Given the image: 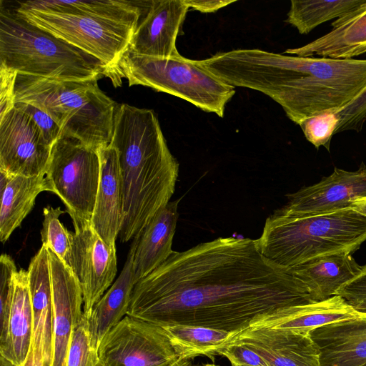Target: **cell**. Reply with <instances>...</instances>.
<instances>
[{"mask_svg": "<svg viewBox=\"0 0 366 366\" xmlns=\"http://www.w3.org/2000/svg\"><path fill=\"white\" fill-rule=\"evenodd\" d=\"M312 302L288 269L260 252L257 239L219 237L173 251L135 284L127 315L160 327L235 334L258 317Z\"/></svg>", "mask_w": 366, "mask_h": 366, "instance_id": "obj_1", "label": "cell"}, {"mask_svg": "<svg viewBox=\"0 0 366 366\" xmlns=\"http://www.w3.org/2000/svg\"><path fill=\"white\" fill-rule=\"evenodd\" d=\"M199 62L230 86L269 97L298 125L312 117L336 114L366 88V59L240 49L218 52Z\"/></svg>", "mask_w": 366, "mask_h": 366, "instance_id": "obj_2", "label": "cell"}, {"mask_svg": "<svg viewBox=\"0 0 366 366\" xmlns=\"http://www.w3.org/2000/svg\"><path fill=\"white\" fill-rule=\"evenodd\" d=\"M118 154L124 220L122 242L139 239L156 213L172 197L179 163L171 153L154 112L118 104L109 144Z\"/></svg>", "mask_w": 366, "mask_h": 366, "instance_id": "obj_3", "label": "cell"}, {"mask_svg": "<svg viewBox=\"0 0 366 366\" xmlns=\"http://www.w3.org/2000/svg\"><path fill=\"white\" fill-rule=\"evenodd\" d=\"M365 240L366 217L352 208L310 216L279 208L266 219L257 242L266 258L290 269L320 256L352 254Z\"/></svg>", "mask_w": 366, "mask_h": 366, "instance_id": "obj_4", "label": "cell"}, {"mask_svg": "<svg viewBox=\"0 0 366 366\" xmlns=\"http://www.w3.org/2000/svg\"><path fill=\"white\" fill-rule=\"evenodd\" d=\"M98 79L64 81L17 73L14 103L47 113L64 135L98 149L111 142L118 106L99 87Z\"/></svg>", "mask_w": 366, "mask_h": 366, "instance_id": "obj_5", "label": "cell"}, {"mask_svg": "<svg viewBox=\"0 0 366 366\" xmlns=\"http://www.w3.org/2000/svg\"><path fill=\"white\" fill-rule=\"evenodd\" d=\"M0 64L19 74L64 81L109 77V69L84 50L34 26L1 3Z\"/></svg>", "mask_w": 366, "mask_h": 366, "instance_id": "obj_6", "label": "cell"}, {"mask_svg": "<svg viewBox=\"0 0 366 366\" xmlns=\"http://www.w3.org/2000/svg\"><path fill=\"white\" fill-rule=\"evenodd\" d=\"M126 78L129 86L142 85L183 99L200 109L224 117L234 87L202 66L179 55L171 58L141 56L128 50L121 56L109 79L114 86Z\"/></svg>", "mask_w": 366, "mask_h": 366, "instance_id": "obj_7", "label": "cell"}, {"mask_svg": "<svg viewBox=\"0 0 366 366\" xmlns=\"http://www.w3.org/2000/svg\"><path fill=\"white\" fill-rule=\"evenodd\" d=\"M45 174L72 222H91L100 177L97 149L61 134L52 146Z\"/></svg>", "mask_w": 366, "mask_h": 366, "instance_id": "obj_8", "label": "cell"}, {"mask_svg": "<svg viewBox=\"0 0 366 366\" xmlns=\"http://www.w3.org/2000/svg\"><path fill=\"white\" fill-rule=\"evenodd\" d=\"M26 22L94 56L109 69V77L127 50L138 26L91 16L49 13L17 7Z\"/></svg>", "mask_w": 366, "mask_h": 366, "instance_id": "obj_9", "label": "cell"}, {"mask_svg": "<svg viewBox=\"0 0 366 366\" xmlns=\"http://www.w3.org/2000/svg\"><path fill=\"white\" fill-rule=\"evenodd\" d=\"M179 357L161 327L128 315L98 347V366H169Z\"/></svg>", "mask_w": 366, "mask_h": 366, "instance_id": "obj_10", "label": "cell"}, {"mask_svg": "<svg viewBox=\"0 0 366 366\" xmlns=\"http://www.w3.org/2000/svg\"><path fill=\"white\" fill-rule=\"evenodd\" d=\"M71 269L79 283L84 315L89 319L94 305L111 287L117 272L116 247L107 244L91 222H72Z\"/></svg>", "mask_w": 366, "mask_h": 366, "instance_id": "obj_11", "label": "cell"}, {"mask_svg": "<svg viewBox=\"0 0 366 366\" xmlns=\"http://www.w3.org/2000/svg\"><path fill=\"white\" fill-rule=\"evenodd\" d=\"M51 148L20 109L14 107L0 118V172L26 177L46 174Z\"/></svg>", "mask_w": 366, "mask_h": 366, "instance_id": "obj_12", "label": "cell"}, {"mask_svg": "<svg viewBox=\"0 0 366 366\" xmlns=\"http://www.w3.org/2000/svg\"><path fill=\"white\" fill-rule=\"evenodd\" d=\"M365 196L366 164L362 162L355 171L335 167L317 183L287 194L280 209L295 216L324 214L350 208L355 199Z\"/></svg>", "mask_w": 366, "mask_h": 366, "instance_id": "obj_13", "label": "cell"}, {"mask_svg": "<svg viewBox=\"0 0 366 366\" xmlns=\"http://www.w3.org/2000/svg\"><path fill=\"white\" fill-rule=\"evenodd\" d=\"M147 11L131 39L127 50L159 58L181 55L176 41L189 7L184 0L146 1Z\"/></svg>", "mask_w": 366, "mask_h": 366, "instance_id": "obj_14", "label": "cell"}, {"mask_svg": "<svg viewBox=\"0 0 366 366\" xmlns=\"http://www.w3.org/2000/svg\"><path fill=\"white\" fill-rule=\"evenodd\" d=\"M53 298V357L51 366H66L74 329L84 315L83 296L70 268L48 249Z\"/></svg>", "mask_w": 366, "mask_h": 366, "instance_id": "obj_15", "label": "cell"}, {"mask_svg": "<svg viewBox=\"0 0 366 366\" xmlns=\"http://www.w3.org/2000/svg\"><path fill=\"white\" fill-rule=\"evenodd\" d=\"M227 343L247 346L268 366H320L317 348L309 334L247 327Z\"/></svg>", "mask_w": 366, "mask_h": 366, "instance_id": "obj_16", "label": "cell"}, {"mask_svg": "<svg viewBox=\"0 0 366 366\" xmlns=\"http://www.w3.org/2000/svg\"><path fill=\"white\" fill-rule=\"evenodd\" d=\"M32 326L28 272L21 269L14 275L11 295L0 314V355L14 366H22L26 359Z\"/></svg>", "mask_w": 366, "mask_h": 366, "instance_id": "obj_17", "label": "cell"}, {"mask_svg": "<svg viewBox=\"0 0 366 366\" xmlns=\"http://www.w3.org/2000/svg\"><path fill=\"white\" fill-rule=\"evenodd\" d=\"M28 280L33 315L31 345L36 360L51 366L53 298L49 254L42 245L31 259Z\"/></svg>", "mask_w": 366, "mask_h": 366, "instance_id": "obj_18", "label": "cell"}, {"mask_svg": "<svg viewBox=\"0 0 366 366\" xmlns=\"http://www.w3.org/2000/svg\"><path fill=\"white\" fill-rule=\"evenodd\" d=\"M97 152L100 177L91 224L107 244L115 247L124 220L123 186L118 154L110 144L99 148Z\"/></svg>", "mask_w": 366, "mask_h": 366, "instance_id": "obj_19", "label": "cell"}, {"mask_svg": "<svg viewBox=\"0 0 366 366\" xmlns=\"http://www.w3.org/2000/svg\"><path fill=\"white\" fill-rule=\"evenodd\" d=\"M365 315L341 296L334 295L325 300L291 306L258 317L248 327L309 334L322 326Z\"/></svg>", "mask_w": 366, "mask_h": 366, "instance_id": "obj_20", "label": "cell"}, {"mask_svg": "<svg viewBox=\"0 0 366 366\" xmlns=\"http://www.w3.org/2000/svg\"><path fill=\"white\" fill-rule=\"evenodd\" d=\"M309 335L320 366H366V315L322 326Z\"/></svg>", "mask_w": 366, "mask_h": 366, "instance_id": "obj_21", "label": "cell"}, {"mask_svg": "<svg viewBox=\"0 0 366 366\" xmlns=\"http://www.w3.org/2000/svg\"><path fill=\"white\" fill-rule=\"evenodd\" d=\"M332 31L285 53L298 56L351 59L366 53V4L335 20Z\"/></svg>", "mask_w": 366, "mask_h": 366, "instance_id": "obj_22", "label": "cell"}, {"mask_svg": "<svg viewBox=\"0 0 366 366\" xmlns=\"http://www.w3.org/2000/svg\"><path fill=\"white\" fill-rule=\"evenodd\" d=\"M362 267L351 254L341 252L317 257L288 269L305 286L312 300L317 302L336 295Z\"/></svg>", "mask_w": 366, "mask_h": 366, "instance_id": "obj_23", "label": "cell"}, {"mask_svg": "<svg viewBox=\"0 0 366 366\" xmlns=\"http://www.w3.org/2000/svg\"><path fill=\"white\" fill-rule=\"evenodd\" d=\"M179 201L169 202L156 213L143 229L133 259V274L137 282L166 261L172 253Z\"/></svg>", "mask_w": 366, "mask_h": 366, "instance_id": "obj_24", "label": "cell"}, {"mask_svg": "<svg viewBox=\"0 0 366 366\" xmlns=\"http://www.w3.org/2000/svg\"><path fill=\"white\" fill-rule=\"evenodd\" d=\"M51 192L45 174L26 177L0 172V240L4 243L32 209L38 194Z\"/></svg>", "mask_w": 366, "mask_h": 366, "instance_id": "obj_25", "label": "cell"}, {"mask_svg": "<svg viewBox=\"0 0 366 366\" xmlns=\"http://www.w3.org/2000/svg\"><path fill=\"white\" fill-rule=\"evenodd\" d=\"M138 239H132L119 276L92 309L89 319L90 335L92 345L97 350L107 332L127 314L132 290L137 283L132 266Z\"/></svg>", "mask_w": 366, "mask_h": 366, "instance_id": "obj_26", "label": "cell"}, {"mask_svg": "<svg viewBox=\"0 0 366 366\" xmlns=\"http://www.w3.org/2000/svg\"><path fill=\"white\" fill-rule=\"evenodd\" d=\"M19 7L40 11L85 15L138 24L141 9L127 1L34 0L19 2Z\"/></svg>", "mask_w": 366, "mask_h": 366, "instance_id": "obj_27", "label": "cell"}, {"mask_svg": "<svg viewBox=\"0 0 366 366\" xmlns=\"http://www.w3.org/2000/svg\"><path fill=\"white\" fill-rule=\"evenodd\" d=\"M161 327L179 357L194 359L207 356L212 361L217 351L234 334L199 326L172 325Z\"/></svg>", "mask_w": 366, "mask_h": 366, "instance_id": "obj_28", "label": "cell"}, {"mask_svg": "<svg viewBox=\"0 0 366 366\" xmlns=\"http://www.w3.org/2000/svg\"><path fill=\"white\" fill-rule=\"evenodd\" d=\"M365 4L366 0H292L285 21L300 34H307L319 25L342 18Z\"/></svg>", "mask_w": 366, "mask_h": 366, "instance_id": "obj_29", "label": "cell"}, {"mask_svg": "<svg viewBox=\"0 0 366 366\" xmlns=\"http://www.w3.org/2000/svg\"><path fill=\"white\" fill-rule=\"evenodd\" d=\"M64 212L60 207L54 208L48 205L44 207V220L40 233L42 245L52 251L71 269L72 232L68 231L59 219Z\"/></svg>", "mask_w": 366, "mask_h": 366, "instance_id": "obj_30", "label": "cell"}, {"mask_svg": "<svg viewBox=\"0 0 366 366\" xmlns=\"http://www.w3.org/2000/svg\"><path fill=\"white\" fill-rule=\"evenodd\" d=\"M89 326L84 315L71 333L66 366H98V350L92 345Z\"/></svg>", "mask_w": 366, "mask_h": 366, "instance_id": "obj_31", "label": "cell"}, {"mask_svg": "<svg viewBox=\"0 0 366 366\" xmlns=\"http://www.w3.org/2000/svg\"><path fill=\"white\" fill-rule=\"evenodd\" d=\"M336 114H323L307 118L299 124L308 142L317 149L324 147L330 151L332 137L337 126Z\"/></svg>", "mask_w": 366, "mask_h": 366, "instance_id": "obj_32", "label": "cell"}, {"mask_svg": "<svg viewBox=\"0 0 366 366\" xmlns=\"http://www.w3.org/2000/svg\"><path fill=\"white\" fill-rule=\"evenodd\" d=\"M336 116L338 123L335 134L346 131L361 132L366 122V88Z\"/></svg>", "mask_w": 366, "mask_h": 366, "instance_id": "obj_33", "label": "cell"}, {"mask_svg": "<svg viewBox=\"0 0 366 366\" xmlns=\"http://www.w3.org/2000/svg\"><path fill=\"white\" fill-rule=\"evenodd\" d=\"M14 107L31 118L51 146L61 137L62 132L58 124L41 109L25 102H15Z\"/></svg>", "mask_w": 366, "mask_h": 366, "instance_id": "obj_34", "label": "cell"}, {"mask_svg": "<svg viewBox=\"0 0 366 366\" xmlns=\"http://www.w3.org/2000/svg\"><path fill=\"white\" fill-rule=\"evenodd\" d=\"M336 295L341 296L356 310L366 313V264L355 277L339 289Z\"/></svg>", "mask_w": 366, "mask_h": 366, "instance_id": "obj_35", "label": "cell"}, {"mask_svg": "<svg viewBox=\"0 0 366 366\" xmlns=\"http://www.w3.org/2000/svg\"><path fill=\"white\" fill-rule=\"evenodd\" d=\"M217 355L227 357L236 365L268 366L254 351L240 343H227L217 351Z\"/></svg>", "mask_w": 366, "mask_h": 366, "instance_id": "obj_36", "label": "cell"}, {"mask_svg": "<svg viewBox=\"0 0 366 366\" xmlns=\"http://www.w3.org/2000/svg\"><path fill=\"white\" fill-rule=\"evenodd\" d=\"M16 75V71L0 64V118L14 107Z\"/></svg>", "mask_w": 366, "mask_h": 366, "instance_id": "obj_37", "label": "cell"}, {"mask_svg": "<svg viewBox=\"0 0 366 366\" xmlns=\"http://www.w3.org/2000/svg\"><path fill=\"white\" fill-rule=\"evenodd\" d=\"M189 8L202 13H213L235 0H184Z\"/></svg>", "mask_w": 366, "mask_h": 366, "instance_id": "obj_38", "label": "cell"}, {"mask_svg": "<svg viewBox=\"0 0 366 366\" xmlns=\"http://www.w3.org/2000/svg\"><path fill=\"white\" fill-rule=\"evenodd\" d=\"M350 208L366 217V196L355 199Z\"/></svg>", "mask_w": 366, "mask_h": 366, "instance_id": "obj_39", "label": "cell"}, {"mask_svg": "<svg viewBox=\"0 0 366 366\" xmlns=\"http://www.w3.org/2000/svg\"><path fill=\"white\" fill-rule=\"evenodd\" d=\"M22 366H44V363L39 362L34 357L32 348L30 347L26 359Z\"/></svg>", "mask_w": 366, "mask_h": 366, "instance_id": "obj_40", "label": "cell"}, {"mask_svg": "<svg viewBox=\"0 0 366 366\" xmlns=\"http://www.w3.org/2000/svg\"><path fill=\"white\" fill-rule=\"evenodd\" d=\"M194 358L189 357H179L174 362L169 366H191Z\"/></svg>", "mask_w": 366, "mask_h": 366, "instance_id": "obj_41", "label": "cell"}, {"mask_svg": "<svg viewBox=\"0 0 366 366\" xmlns=\"http://www.w3.org/2000/svg\"><path fill=\"white\" fill-rule=\"evenodd\" d=\"M196 366H218L214 363H205L201 365H196Z\"/></svg>", "mask_w": 366, "mask_h": 366, "instance_id": "obj_42", "label": "cell"}, {"mask_svg": "<svg viewBox=\"0 0 366 366\" xmlns=\"http://www.w3.org/2000/svg\"><path fill=\"white\" fill-rule=\"evenodd\" d=\"M232 366H239V365H234V364H231Z\"/></svg>", "mask_w": 366, "mask_h": 366, "instance_id": "obj_43", "label": "cell"}]
</instances>
